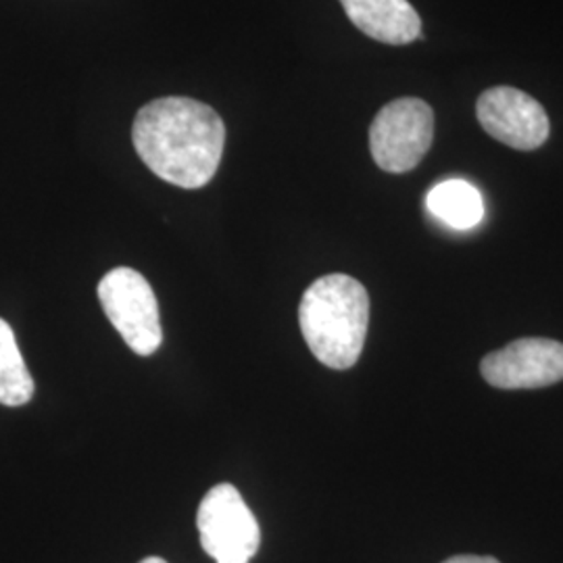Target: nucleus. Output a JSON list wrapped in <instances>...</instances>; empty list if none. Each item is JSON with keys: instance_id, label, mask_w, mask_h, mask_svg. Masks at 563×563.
Segmentation results:
<instances>
[{"instance_id": "39448f33", "label": "nucleus", "mask_w": 563, "mask_h": 563, "mask_svg": "<svg viewBox=\"0 0 563 563\" xmlns=\"http://www.w3.org/2000/svg\"><path fill=\"white\" fill-rule=\"evenodd\" d=\"M205 553L218 563H249L262 544L260 522L232 484L213 486L197 514Z\"/></svg>"}, {"instance_id": "0eeeda50", "label": "nucleus", "mask_w": 563, "mask_h": 563, "mask_svg": "<svg viewBox=\"0 0 563 563\" xmlns=\"http://www.w3.org/2000/svg\"><path fill=\"white\" fill-rule=\"evenodd\" d=\"M484 380L504 390L543 388L563 380V342L520 339L483 360Z\"/></svg>"}, {"instance_id": "423d86ee", "label": "nucleus", "mask_w": 563, "mask_h": 563, "mask_svg": "<svg viewBox=\"0 0 563 563\" xmlns=\"http://www.w3.org/2000/svg\"><path fill=\"white\" fill-rule=\"evenodd\" d=\"M484 130L516 151H534L549 139L551 123L543 104L518 88H488L476 102Z\"/></svg>"}, {"instance_id": "f257e3e1", "label": "nucleus", "mask_w": 563, "mask_h": 563, "mask_svg": "<svg viewBox=\"0 0 563 563\" xmlns=\"http://www.w3.org/2000/svg\"><path fill=\"white\" fill-rule=\"evenodd\" d=\"M132 142L155 176L195 190L213 180L222 163L225 125L205 102L165 97L139 111Z\"/></svg>"}, {"instance_id": "9d476101", "label": "nucleus", "mask_w": 563, "mask_h": 563, "mask_svg": "<svg viewBox=\"0 0 563 563\" xmlns=\"http://www.w3.org/2000/svg\"><path fill=\"white\" fill-rule=\"evenodd\" d=\"M34 380L21 357L13 328L0 320V405L21 407L32 401Z\"/></svg>"}, {"instance_id": "9b49d317", "label": "nucleus", "mask_w": 563, "mask_h": 563, "mask_svg": "<svg viewBox=\"0 0 563 563\" xmlns=\"http://www.w3.org/2000/svg\"><path fill=\"white\" fill-rule=\"evenodd\" d=\"M444 563H501L495 558H484V555H455Z\"/></svg>"}, {"instance_id": "f8f14e48", "label": "nucleus", "mask_w": 563, "mask_h": 563, "mask_svg": "<svg viewBox=\"0 0 563 563\" xmlns=\"http://www.w3.org/2000/svg\"><path fill=\"white\" fill-rule=\"evenodd\" d=\"M141 563H167L162 558H146V560H142Z\"/></svg>"}, {"instance_id": "6e6552de", "label": "nucleus", "mask_w": 563, "mask_h": 563, "mask_svg": "<svg viewBox=\"0 0 563 563\" xmlns=\"http://www.w3.org/2000/svg\"><path fill=\"white\" fill-rule=\"evenodd\" d=\"M344 13L365 36L402 46L422 38V20L409 0H341Z\"/></svg>"}, {"instance_id": "20e7f679", "label": "nucleus", "mask_w": 563, "mask_h": 563, "mask_svg": "<svg viewBox=\"0 0 563 563\" xmlns=\"http://www.w3.org/2000/svg\"><path fill=\"white\" fill-rule=\"evenodd\" d=\"M434 139V113L422 99H397L378 111L369 128V151L388 174L418 167Z\"/></svg>"}, {"instance_id": "1a4fd4ad", "label": "nucleus", "mask_w": 563, "mask_h": 563, "mask_svg": "<svg viewBox=\"0 0 563 563\" xmlns=\"http://www.w3.org/2000/svg\"><path fill=\"white\" fill-rule=\"evenodd\" d=\"M426 202L437 220L455 230H470L483 222V197L470 181H441L428 192Z\"/></svg>"}, {"instance_id": "7ed1b4c3", "label": "nucleus", "mask_w": 563, "mask_h": 563, "mask_svg": "<svg viewBox=\"0 0 563 563\" xmlns=\"http://www.w3.org/2000/svg\"><path fill=\"white\" fill-rule=\"evenodd\" d=\"M104 316L136 355H153L163 342L159 302L148 280L132 267L111 269L99 284Z\"/></svg>"}, {"instance_id": "f03ea898", "label": "nucleus", "mask_w": 563, "mask_h": 563, "mask_svg": "<svg viewBox=\"0 0 563 563\" xmlns=\"http://www.w3.org/2000/svg\"><path fill=\"white\" fill-rule=\"evenodd\" d=\"M302 339L318 362L332 369H349L362 355L369 297L362 282L330 274L313 282L299 305Z\"/></svg>"}]
</instances>
